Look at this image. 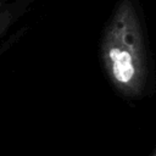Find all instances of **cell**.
<instances>
[{"mask_svg": "<svg viewBox=\"0 0 156 156\" xmlns=\"http://www.w3.org/2000/svg\"><path fill=\"white\" fill-rule=\"evenodd\" d=\"M141 57L140 37L133 12L123 10L116 17L105 41V60L115 83L121 88L133 89L143 74Z\"/></svg>", "mask_w": 156, "mask_h": 156, "instance_id": "1", "label": "cell"}]
</instances>
